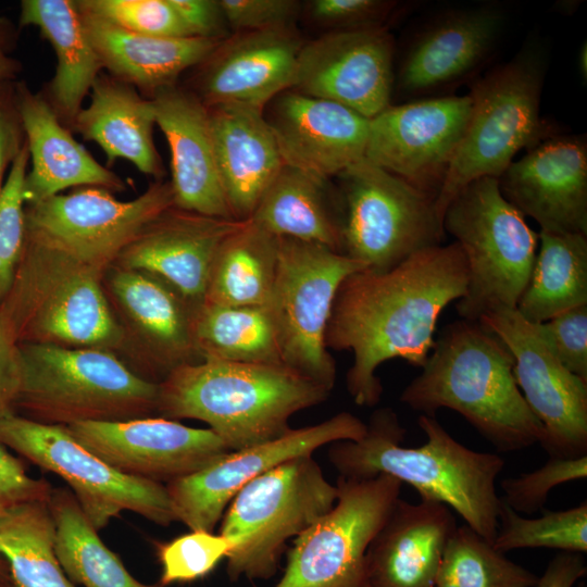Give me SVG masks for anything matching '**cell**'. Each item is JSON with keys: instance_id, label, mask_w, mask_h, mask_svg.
I'll return each instance as SVG.
<instances>
[{"instance_id": "obj_35", "label": "cell", "mask_w": 587, "mask_h": 587, "mask_svg": "<svg viewBox=\"0 0 587 587\" xmlns=\"http://www.w3.org/2000/svg\"><path fill=\"white\" fill-rule=\"evenodd\" d=\"M191 330L199 361L284 364L268 305L202 302L193 309Z\"/></svg>"}, {"instance_id": "obj_16", "label": "cell", "mask_w": 587, "mask_h": 587, "mask_svg": "<svg viewBox=\"0 0 587 587\" xmlns=\"http://www.w3.org/2000/svg\"><path fill=\"white\" fill-rule=\"evenodd\" d=\"M470 114L467 93L390 104L370 120L364 159L436 200Z\"/></svg>"}, {"instance_id": "obj_19", "label": "cell", "mask_w": 587, "mask_h": 587, "mask_svg": "<svg viewBox=\"0 0 587 587\" xmlns=\"http://www.w3.org/2000/svg\"><path fill=\"white\" fill-rule=\"evenodd\" d=\"M66 427L116 471L160 484L192 474L230 451L210 428L189 427L162 416Z\"/></svg>"}, {"instance_id": "obj_7", "label": "cell", "mask_w": 587, "mask_h": 587, "mask_svg": "<svg viewBox=\"0 0 587 587\" xmlns=\"http://www.w3.org/2000/svg\"><path fill=\"white\" fill-rule=\"evenodd\" d=\"M22 382L14 407L48 425L114 422L157 413L159 384L113 351L18 344Z\"/></svg>"}, {"instance_id": "obj_15", "label": "cell", "mask_w": 587, "mask_h": 587, "mask_svg": "<svg viewBox=\"0 0 587 587\" xmlns=\"http://www.w3.org/2000/svg\"><path fill=\"white\" fill-rule=\"evenodd\" d=\"M478 322L514 358L515 383L544 428L539 445L553 458L587 455V382L558 360L539 324L526 321L516 309L486 314Z\"/></svg>"}, {"instance_id": "obj_37", "label": "cell", "mask_w": 587, "mask_h": 587, "mask_svg": "<svg viewBox=\"0 0 587 587\" xmlns=\"http://www.w3.org/2000/svg\"><path fill=\"white\" fill-rule=\"evenodd\" d=\"M49 505L55 522L54 551L73 584L84 587H164L147 585L126 570L91 525L68 488L51 490Z\"/></svg>"}, {"instance_id": "obj_38", "label": "cell", "mask_w": 587, "mask_h": 587, "mask_svg": "<svg viewBox=\"0 0 587 587\" xmlns=\"http://www.w3.org/2000/svg\"><path fill=\"white\" fill-rule=\"evenodd\" d=\"M55 522L49 500H33L0 512V557L16 587H76L54 551Z\"/></svg>"}, {"instance_id": "obj_45", "label": "cell", "mask_w": 587, "mask_h": 587, "mask_svg": "<svg viewBox=\"0 0 587 587\" xmlns=\"http://www.w3.org/2000/svg\"><path fill=\"white\" fill-rule=\"evenodd\" d=\"M539 328L558 360L587 382V304L553 316Z\"/></svg>"}, {"instance_id": "obj_28", "label": "cell", "mask_w": 587, "mask_h": 587, "mask_svg": "<svg viewBox=\"0 0 587 587\" xmlns=\"http://www.w3.org/2000/svg\"><path fill=\"white\" fill-rule=\"evenodd\" d=\"M16 98L32 163L24 180L25 204L59 195L70 187H100L123 191L124 182L101 165L74 139L47 98L17 82Z\"/></svg>"}, {"instance_id": "obj_13", "label": "cell", "mask_w": 587, "mask_h": 587, "mask_svg": "<svg viewBox=\"0 0 587 587\" xmlns=\"http://www.w3.org/2000/svg\"><path fill=\"white\" fill-rule=\"evenodd\" d=\"M334 507L292 541L275 587H367L365 555L402 483L388 475L338 476Z\"/></svg>"}, {"instance_id": "obj_51", "label": "cell", "mask_w": 587, "mask_h": 587, "mask_svg": "<svg viewBox=\"0 0 587 587\" xmlns=\"http://www.w3.org/2000/svg\"><path fill=\"white\" fill-rule=\"evenodd\" d=\"M22 382L18 345L0 315V416L13 411Z\"/></svg>"}, {"instance_id": "obj_6", "label": "cell", "mask_w": 587, "mask_h": 587, "mask_svg": "<svg viewBox=\"0 0 587 587\" xmlns=\"http://www.w3.org/2000/svg\"><path fill=\"white\" fill-rule=\"evenodd\" d=\"M547 67L546 48L529 41L511 60L472 80L467 126L435 200L441 223L448 204L467 184L499 178L519 151L557 135L540 115Z\"/></svg>"}, {"instance_id": "obj_17", "label": "cell", "mask_w": 587, "mask_h": 587, "mask_svg": "<svg viewBox=\"0 0 587 587\" xmlns=\"http://www.w3.org/2000/svg\"><path fill=\"white\" fill-rule=\"evenodd\" d=\"M366 424L350 412L240 450L165 484L176 521L190 530L213 532L235 495L249 482L292 458L340 440H359Z\"/></svg>"}, {"instance_id": "obj_50", "label": "cell", "mask_w": 587, "mask_h": 587, "mask_svg": "<svg viewBox=\"0 0 587 587\" xmlns=\"http://www.w3.org/2000/svg\"><path fill=\"white\" fill-rule=\"evenodd\" d=\"M191 37L224 40L229 28L220 0H168Z\"/></svg>"}, {"instance_id": "obj_36", "label": "cell", "mask_w": 587, "mask_h": 587, "mask_svg": "<svg viewBox=\"0 0 587 587\" xmlns=\"http://www.w3.org/2000/svg\"><path fill=\"white\" fill-rule=\"evenodd\" d=\"M538 234L535 263L516 305L521 316L536 324L587 304V235Z\"/></svg>"}, {"instance_id": "obj_26", "label": "cell", "mask_w": 587, "mask_h": 587, "mask_svg": "<svg viewBox=\"0 0 587 587\" xmlns=\"http://www.w3.org/2000/svg\"><path fill=\"white\" fill-rule=\"evenodd\" d=\"M112 266L110 292L137 335L143 377L159 384L176 367L199 362L191 330L195 308L159 277Z\"/></svg>"}, {"instance_id": "obj_31", "label": "cell", "mask_w": 587, "mask_h": 587, "mask_svg": "<svg viewBox=\"0 0 587 587\" xmlns=\"http://www.w3.org/2000/svg\"><path fill=\"white\" fill-rule=\"evenodd\" d=\"M90 91L91 100L78 112L73 128L101 147L109 164L125 159L160 180L164 168L153 141L151 100L112 75H99Z\"/></svg>"}, {"instance_id": "obj_23", "label": "cell", "mask_w": 587, "mask_h": 587, "mask_svg": "<svg viewBox=\"0 0 587 587\" xmlns=\"http://www.w3.org/2000/svg\"><path fill=\"white\" fill-rule=\"evenodd\" d=\"M303 43L294 26L235 33L199 64L195 95L208 108L237 103L264 110L291 88Z\"/></svg>"}, {"instance_id": "obj_44", "label": "cell", "mask_w": 587, "mask_h": 587, "mask_svg": "<svg viewBox=\"0 0 587 587\" xmlns=\"http://www.w3.org/2000/svg\"><path fill=\"white\" fill-rule=\"evenodd\" d=\"M587 477V455L577 458H553L540 467L501 480V500L520 513L542 510L549 492L564 483Z\"/></svg>"}, {"instance_id": "obj_9", "label": "cell", "mask_w": 587, "mask_h": 587, "mask_svg": "<svg viewBox=\"0 0 587 587\" xmlns=\"http://www.w3.org/2000/svg\"><path fill=\"white\" fill-rule=\"evenodd\" d=\"M336 499V485L312 454L285 461L246 484L221 519L218 534L232 544L229 579L271 578L287 541L327 513Z\"/></svg>"}, {"instance_id": "obj_55", "label": "cell", "mask_w": 587, "mask_h": 587, "mask_svg": "<svg viewBox=\"0 0 587 587\" xmlns=\"http://www.w3.org/2000/svg\"><path fill=\"white\" fill-rule=\"evenodd\" d=\"M0 587H16L11 576H0Z\"/></svg>"}, {"instance_id": "obj_4", "label": "cell", "mask_w": 587, "mask_h": 587, "mask_svg": "<svg viewBox=\"0 0 587 587\" xmlns=\"http://www.w3.org/2000/svg\"><path fill=\"white\" fill-rule=\"evenodd\" d=\"M330 390L285 364L199 361L159 383L157 413L204 422L230 451L273 440Z\"/></svg>"}, {"instance_id": "obj_18", "label": "cell", "mask_w": 587, "mask_h": 587, "mask_svg": "<svg viewBox=\"0 0 587 587\" xmlns=\"http://www.w3.org/2000/svg\"><path fill=\"white\" fill-rule=\"evenodd\" d=\"M395 46L388 29L330 30L304 42L290 89L371 120L391 104Z\"/></svg>"}, {"instance_id": "obj_47", "label": "cell", "mask_w": 587, "mask_h": 587, "mask_svg": "<svg viewBox=\"0 0 587 587\" xmlns=\"http://www.w3.org/2000/svg\"><path fill=\"white\" fill-rule=\"evenodd\" d=\"M235 33L294 26L300 11L296 0H220Z\"/></svg>"}, {"instance_id": "obj_27", "label": "cell", "mask_w": 587, "mask_h": 587, "mask_svg": "<svg viewBox=\"0 0 587 587\" xmlns=\"http://www.w3.org/2000/svg\"><path fill=\"white\" fill-rule=\"evenodd\" d=\"M457 526L451 509L444 503L399 498L367 548V587H434Z\"/></svg>"}, {"instance_id": "obj_33", "label": "cell", "mask_w": 587, "mask_h": 587, "mask_svg": "<svg viewBox=\"0 0 587 587\" xmlns=\"http://www.w3.org/2000/svg\"><path fill=\"white\" fill-rule=\"evenodd\" d=\"M250 220L277 236L314 242L341 253L338 199L327 180L284 164Z\"/></svg>"}, {"instance_id": "obj_8", "label": "cell", "mask_w": 587, "mask_h": 587, "mask_svg": "<svg viewBox=\"0 0 587 587\" xmlns=\"http://www.w3.org/2000/svg\"><path fill=\"white\" fill-rule=\"evenodd\" d=\"M444 230L461 247L467 286L455 309L462 320L478 322L489 313L515 310L537 254L539 234L502 196L498 178L467 184L448 204Z\"/></svg>"}, {"instance_id": "obj_46", "label": "cell", "mask_w": 587, "mask_h": 587, "mask_svg": "<svg viewBox=\"0 0 587 587\" xmlns=\"http://www.w3.org/2000/svg\"><path fill=\"white\" fill-rule=\"evenodd\" d=\"M398 5L386 0H314L309 9L312 17L333 30L384 27V21Z\"/></svg>"}, {"instance_id": "obj_52", "label": "cell", "mask_w": 587, "mask_h": 587, "mask_svg": "<svg viewBox=\"0 0 587 587\" xmlns=\"http://www.w3.org/2000/svg\"><path fill=\"white\" fill-rule=\"evenodd\" d=\"M587 565L580 553L560 552L538 577L536 587H586Z\"/></svg>"}, {"instance_id": "obj_30", "label": "cell", "mask_w": 587, "mask_h": 587, "mask_svg": "<svg viewBox=\"0 0 587 587\" xmlns=\"http://www.w3.org/2000/svg\"><path fill=\"white\" fill-rule=\"evenodd\" d=\"M79 12L102 68L150 98L157 91L174 86L184 71L202 63L222 41L141 35L80 9Z\"/></svg>"}, {"instance_id": "obj_24", "label": "cell", "mask_w": 587, "mask_h": 587, "mask_svg": "<svg viewBox=\"0 0 587 587\" xmlns=\"http://www.w3.org/2000/svg\"><path fill=\"white\" fill-rule=\"evenodd\" d=\"M242 222L172 207L150 222L113 264L159 277L196 308L203 302L220 246Z\"/></svg>"}, {"instance_id": "obj_54", "label": "cell", "mask_w": 587, "mask_h": 587, "mask_svg": "<svg viewBox=\"0 0 587 587\" xmlns=\"http://www.w3.org/2000/svg\"><path fill=\"white\" fill-rule=\"evenodd\" d=\"M578 68L582 77L586 82L587 77V46L586 42L580 47L578 53Z\"/></svg>"}, {"instance_id": "obj_3", "label": "cell", "mask_w": 587, "mask_h": 587, "mask_svg": "<svg viewBox=\"0 0 587 587\" xmlns=\"http://www.w3.org/2000/svg\"><path fill=\"white\" fill-rule=\"evenodd\" d=\"M513 367L514 358L498 336L479 322L460 319L440 332L399 400L430 416L453 410L499 451H520L540 444L544 428L526 404Z\"/></svg>"}, {"instance_id": "obj_25", "label": "cell", "mask_w": 587, "mask_h": 587, "mask_svg": "<svg viewBox=\"0 0 587 587\" xmlns=\"http://www.w3.org/2000/svg\"><path fill=\"white\" fill-rule=\"evenodd\" d=\"M150 100L171 151L174 207L234 220L217 170L209 109L176 85L157 91Z\"/></svg>"}, {"instance_id": "obj_41", "label": "cell", "mask_w": 587, "mask_h": 587, "mask_svg": "<svg viewBox=\"0 0 587 587\" xmlns=\"http://www.w3.org/2000/svg\"><path fill=\"white\" fill-rule=\"evenodd\" d=\"M29 164L25 142L0 191V305L9 295L25 243L24 180Z\"/></svg>"}, {"instance_id": "obj_34", "label": "cell", "mask_w": 587, "mask_h": 587, "mask_svg": "<svg viewBox=\"0 0 587 587\" xmlns=\"http://www.w3.org/2000/svg\"><path fill=\"white\" fill-rule=\"evenodd\" d=\"M279 238L252 220L228 235L214 258L203 302L229 307L268 305Z\"/></svg>"}, {"instance_id": "obj_32", "label": "cell", "mask_w": 587, "mask_h": 587, "mask_svg": "<svg viewBox=\"0 0 587 587\" xmlns=\"http://www.w3.org/2000/svg\"><path fill=\"white\" fill-rule=\"evenodd\" d=\"M38 27L57 57L55 73L49 84L48 102L68 128L102 68L89 40L76 1L23 0L18 28Z\"/></svg>"}, {"instance_id": "obj_1", "label": "cell", "mask_w": 587, "mask_h": 587, "mask_svg": "<svg viewBox=\"0 0 587 587\" xmlns=\"http://www.w3.org/2000/svg\"><path fill=\"white\" fill-rule=\"evenodd\" d=\"M466 286L467 264L455 241L415 252L386 272H354L341 283L325 341L328 349L353 355L346 386L354 403L379 402L383 385L376 371L386 361L423 366L441 312L463 298Z\"/></svg>"}, {"instance_id": "obj_29", "label": "cell", "mask_w": 587, "mask_h": 587, "mask_svg": "<svg viewBox=\"0 0 587 587\" xmlns=\"http://www.w3.org/2000/svg\"><path fill=\"white\" fill-rule=\"evenodd\" d=\"M208 109L217 170L232 216L249 220L285 164L275 135L263 109L237 103Z\"/></svg>"}, {"instance_id": "obj_48", "label": "cell", "mask_w": 587, "mask_h": 587, "mask_svg": "<svg viewBox=\"0 0 587 587\" xmlns=\"http://www.w3.org/2000/svg\"><path fill=\"white\" fill-rule=\"evenodd\" d=\"M51 490L49 482L29 476L22 462L0 444V512L26 501L49 500Z\"/></svg>"}, {"instance_id": "obj_20", "label": "cell", "mask_w": 587, "mask_h": 587, "mask_svg": "<svg viewBox=\"0 0 587 587\" xmlns=\"http://www.w3.org/2000/svg\"><path fill=\"white\" fill-rule=\"evenodd\" d=\"M496 7L452 9L437 14L411 38L395 73L408 101L452 95L487 63L504 28Z\"/></svg>"}, {"instance_id": "obj_10", "label": "cell", "mask_w": 587, "mask_h": 587, "mask_svg": "<svg viewBox=\"0 0 587 587\" xmlns=\"http://www.w3.org/2000/svg\"><path fill=\"white\" fill-rule=\"evenodd\" d=\"M337 177L342 254L386 272L442 245L446 233L428 195L365 159Z\"/></svg>"}, {"instance_id": "obj_56", "label": "cell", "mask_w": 587, "mask_h": 587, "mask_svg": "<svg viewBox=\"0 0 587 587\" xmlns=\"http://www.w3.org/2000/svg\"><path fill=\"white\" fill-rule=\"evenodd\" d=\"M9 574L8 566L4 561L0 559V576H7Z\"/></svg>"}, {"instance_id": "obj_40", "label": "cell", "mask_w": 587, "mask_h": 587, "mask_svg": "<svg viewBox=\"0 0 587 587\" xmlns=\"http://www.w3.org/2000/svg\"><path fill=\"white\" fill-rule=\"evenodd\" d=\"M492 546L502 553L528 548L586 553L587 502L566 510L545 511L538 517H524L502 501Z\"/></svg>"}, {"instance_id": "obj_14", "label": "cell", "mask_w": 587, "mask_h": 587, "mask_svg": "<svg viewBox=\"0 0 587 587\" xmlns=\"http://www.w3.org/2000/svg\"><path fill=\"white\" fill-rule=\"evenodd\" d=\"M172 207L170 182L157 180L128 201L104 188L79 187L25 204V235L108 271L135 237Z\"/></svg>"}, {"instance_id": "obj_22", "label": "cell", "mask_w": 587, "mask_h": 587, "mask_svg": "<svg viewBox=\"0 0 587 587\" xmlns=\"http://www.w3.org/2000/svg\"><path fill=\"white\" fill-rule=\"evenodd\" d=\"M270 103L264 114L285 164L328 182L364 159L369 118L294 89Z\"/></svg>"}, {"instance_id": "obj_12", "label": "cell", "mask_w": 587, "mask_h": 587, "mask_svg": "<svg viewBox=\"0 0 587 587\" xmlns=\"http://www.w3.org/2000/svg\"><path fill=\"white\" fill-rule=\"evenodd\" d=\"M0 444L60 476L98 532L123 511L162 526L176 521L164 484L116 471L80 445L66 426L38 423L11 411L0 416Z\"/></svg>"}, {"instance_id": "obj_49", "label": "cell", "mask_w": 587, "mask_h": 587, "mask_svg": "<svg viewBox=\"0 0 587 587\" xmlns=\"http://www.w3.org/2000/svg\"><path fill=\"white\" fill-rule=\"evenodd\" d=\"M15 82H0V191L5 173L26 142L16 98Z\"/></svg>"}, {"instance_id": "obj_53", "label": "cell", "mask_w": 587, "mask_h": 587, "mask_svg": "<svg viewBox=\"0 0 587 587\" xmlns=\"http://www.w3.org/2000/svg\"><path fill=\"white\" fill-rule=\"evenodd\" d=\"M20 28L0 13V82H15L22 63L13 57Z\"/></svg>"}, {"instance_id": "obj_43", "label": "cell", "mask_w": 587, "mask_h": 587, "mask_svg": "<svg viewBox=\"0 0 587 587\" xmlns=\"http://www.w3.org/2000/svg\"><path fill=\"white\" fill-rule=\"evenodd\" d=\"M77 7L126 30L154 37H191L168 0H80Z\"/></svg>"}, {"instance_id": "obj_42", "label": "cell", "mask_w": 587, "mask_h": 587, "mask_svg": "<svg viewBox=\"0 0 587 587\" xmlns=\"http://www.w3.org/2000/svg\"><path fill=\"white\" fill-rule=\"evenodd\" d=\"M232 550L230 541L213 532L190 530L168 542L158 544L162 565L160 583H190L207 576Z\"/></svg>"}, {"instance_id": "obj_21", "label": "cell", "mask_w": 587, "mask_h": 587, "mask_svg": "<svg viewBox=\"0 0 587 587\" xmlns=\"http://www.w3.org/2000/svg\"><path fill=\"white\" fill-rule=\"evenodd\" d=\"M503 198L541 232L587 235V142L553 135L526 150L498 178Z\"/></svg>"}, {"instance_id": "obj_39", "label": "cell", "mask_w": 587, "mask_h": 587, "mask_svg": "<svg viewBox=\"0 0 587 587\" xmlns=\"http://www.w3.org/2000/svg\"><path fill=\"white\" fill-rule=\"evenodd\" d=\"M537 580L532 571L464 524L446 545L434 587H536Z\"/></svg>"}, {"instance_id": "obj_2", "label": "cell", "mask_w": 587, "mask_h": 587, "mask_svg": "<svg viewBox=\"0 0 587 587\" xmlns=\"http://www.w3.org/2000/svg\"><path fill=\"white\" fill-rule=\"evenodd\" d=\"M426 436L416 448L403 447L405 429L390 408L375 410L359 440L333 442L328 460L339 476L353 479L388 475L407 483L421 500L437 501L457 512L492 544L502 500L496 480L505 461L496 453L472 450L455 440L435 416L421 414Z\"/></svg>"}, {"instance_id": "obj_5", "label": "cell", "mask_w": 587, "mask_h": 587, "mask_svg": "<svg viewBox=\"0 0 587 587\" xmlns=\"http://www.w3.org/2000/svg\"><path fill=\"white\" fill-rule=\"evenodd\" d=\"M107 271L25 235L23 254L0 315L18 344L113 351L125 344L102 279Z\"/></svg>"}, {"instance_id": "obj_11", "label": "cell", "mask_w": 587, "mask_h": 587, "mask_svg": "<svg viewBox=\"0 0 587 587\" xmlns=\"http://www.w3.org/2000/svg\"><path fill=\"white\" fill-rule=\"evenodd\" d=\"M365 266L325 246L279 238L268 303L283 363L332 391L336 363L325 336L341 283Z\"/></svg>"}]
</instances>
